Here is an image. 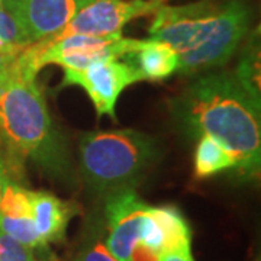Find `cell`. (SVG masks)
<instances>
[{
  "mask_svg": "<svg viewBox=\"0 0 261 261\" xmlns=\"http://www.w3.org/2000/svg\"><path fill=\"white\" fill-rule=\"evenodd\" d=\"M171 115L186 135H209L228 149L244 181L258 177L260 90L235 70L197 77L171 100Z\"/></svg>",
  "mask_w": 261,
  "mask_h": 261,
  "instance_id": "cell-1",
  "label": "cell"
},
{
  "mask_svg": "<svg viewBox=\"0 0 261 261\" xmlns=\"http://www.w3.org/2000/svg\"><path fill=\"white\" fill-rule=\"evenodd\" d=\"M0 155L9 178L20 177L25 163L32 161L56 181L77 185L68 144L48 112L37 80L18 74L12 63L0 67Z\"/></svg>",
  "mask_w": 261,
  "mask_h": 261,
  "instance_id": "cell-2",
  "label": "cell"
},
{
  "mask_svg": "<svg viewBox=\"0 0 261 261\" xmlns=\"http://www.w3.org/2000/svg\"><path fill=\"white\" fill-rule=\"evenodd\" d=\"M250 20L244 0L161 5L148 32L177 53L180 74H196L224 65L243 42Z\"/></svg>",
  "mask_w": 261,
  "mask_h": 261,
  "instance_id": "cell-3",
  "label": "cell"
},
{
  "mask_svg": "<svg viewBox=\"0 0 261 261\" xmlns=\"http://www.w3.org/2000/svg\"><path fill=\"white\" fill-rule=\"evenodd\" d=\"M157 159L154 138L135 129L86 132L79 142L80 173L96 195L134 189Z\"/></svg>",
  "mask_w": 261,
  "mask_h": 261,
  "instance_id": "cell-4",
  "label": "cell"
},
{
  "mask_svg": "<svg viewBox=\"0 0 261 261\" xmlns=\"http://www.w3.org/2000/svg\"><path fill=\"white\" fill-rule=\"evenodd\" d=\"M141 80V73L134 63L123 61V58H108L80 70L64 68L60 89L82 87L93 102L97 116L105 115L116 121L115 106L119 96L128 86Z\"/></svg>",
  "mask_w": 261,
  "mask_h": 261,
  "instance_id": "cell-5",
  "label": "cell"
},
{
  "mask_svg": "<svg viewBox=\"0 0 261 261\" xmlns=\"http://www.w3.org/2000/svg\"><path fill=\"white\" fill-rule=\"evenodd\" d=\"M161 5H164L163 0H93L51 39H60L68 35L105 37L121 34L122 28L129 20L151 15Z\"/></svg>",
  "mask_w": 261,
  "mask_h": 261,
  "instance_id": "cell-6",
  "label": "cell"
},
{
  "mask_svg": "<svg viewBox=\"0 0 261 261\" xmlns=\"http://www.w3.org/2000/svg\"><path fill=\"white\" fill-rule=\"evenodd\" d=\"M148 207L134 189L106 196V245L118 261H129L134 245L140 241L141 226Z\"/></svg>",
  "mask_w": 261,
  "mask_h": 261,
  "instance_id": "cell-7",
  "label": "cell"
},
{
  "mask_svg": "<svg viewBox=\"0 0 261 261\" xmlns=\"http://www.w3.org/2000/svg\"><path fill=\"white\" fill-rule=\"evenodd\" d=\"M93 0H2L20 28L34 42L56 37Z\"/></svg>",
  "mask_w": 261,
  "mask_h": 261,
  "instance_id": "cell-8",
  "label": "cell"
},
{
  "mask_svg": "<svg viewBox=\"0 0 261 261\" xmlns=\"http://www.w3.org/2000/svg\"><path fill=\"white\" fill-rule=\"evenodd\" d=\"M31 206L32 221L42 240L47 244L63 243L67 226L71 218L79 214V207L45 190H31Z\"/></svg>",
  "mask_w": 261,
  "mask_h": 261,
  "instance_id": "cell-9",
  "label": "cell"
},
{
  "mask_svg": "<svg viewBox=\"0 0 261 261\" xmlns=\"http://www.w3.org/2000/svg\"><path fill=\"white\" fill-rule=\"evenodd\" d=\"M126 57L135 58L142 80L161 82L174 74L178 68L177 53L166 42L152 38L138 39L134 53Z\"/></svg>",
  "mask_w": 261,
  "mask_h": 261,
  "instance_id": "cell-10",
  "label": "cell"
},
{
  "mask_svg": "<svg viewBox=\"0 0 261 261\" xmlns=\"http://www.w3.org/2000/svg\"><path fill=\"white\" fill-rule=\"evenodd\" d=\"M149 214L157 221L163 232L161 254L178 252L189 254L192 245V229L185 215L173 205L149 206Z\"/></svg>",
  "mask_w": 261,
  "mask_h": 261,
  "instance_id": "cell-11",
  "label": "cell"
},
{
  "mask_svg": "<svg viewBox=\"0 0 261 261\" xmlns=\"http://www.w3.org/2000/svg\"><path fill=\"white\" fill-rule=\"evenodd\" d=\"M235 161L232 155L219 142L209 135L199 137L195 151V176L206 178L221 171L233 170Z\"/></svg>",
  "mask_w": 261,
  "mask_h": 261,
  "instance_id": "cell-12",
  "label": "cell"
},
{
  "mask_svg": "<svg viewBox=\"0 0 261 261\" xmlns=\"http://www.w3.org/2000/svg\"><path fill=\"white\" fill-rule=\"evenodd\" d=\"M0 231L32 250L48 251V244L39 235L31 216L0 215Z\"/></svg>",
  "mask_w": 261,
  "mask_h": 261,
  "instance_id": "cell-13",
  "label": "cell"
},
{
  "mask_svg": "<svg viewBox=\"0 0 261 261\" xmlns=\"http://www.w3.org/2000/svg\"><path fill=\"white\" fill-rule=\"evenodd\" d=\"M73 261H118L109 251L105 240V226L94 219L89 225L83 244L80 245Z\"/></svg>",
  "mask_w": 261,
  "mask_h": 261,
  "instance_id": "cell-14",
  "label": "cell"
},
{
  "mask_svg": "<svg viewBox=\"0 0 261 261\" xmlns=\"http://www.w3.org/2000/svg\"><path fill=\"white\" fill-rule=\"evenodd\" d=\"M0 215L32 218L31 190L9 178L5 183L2 199H0Z\"/></svg>",
  "mask_w": 261,
  "mask_h": 261,
  "instance_id": "cell-15",
  "label": "cell"
},
{
  "mask_svg": "<svg viewBox=\"0 0 261 261\" xmlns=\"http://www.w3.org/2000/svg\"><path fill=\"white\" fill-rule=\"evenodd\" d=\"M35 251L0 231V261H39Z\"/></svg>",
  "mask_w": 261,
  "mask_h": 261,
  "instance_id": "cell-16",
  "label": "cell"
},
{
  "mask_svg": "<svg viewBox=\"0 0 261 261\" xmlns=\"http://www.w3.org/2000/svg\"><path fill=\"white\" fill-rule=\"evenodd\" d=\"M140 241L144 243L151 250L157 251L161 254V247H163V232L160 229V225L157 221L152 218V215L149 214V207L147 211V215L142 221V226H141Z\"/></svg>",
  "mask_w": 261,
  "mask_h": 261,
  "instance_id": "cell-17",
  "label": "cell"
},
{
  "mask_svg": "<svg viewBox=\"0 0 261 261\" xmlns=\"http://www.w3.org/2000/svg\"><path fill=\"white\" fill-rule=\"evenodd\" d=\"M129 261H160V252L151 250L145 244L138 241L130 251Z\"/></svg>",
  "mask_w": 261,
  "mask_h": 261,
  "instance_id": "cell-18",
  "label": "cell"
},
{
  "mask_svg": "<svg viewBox=\"0 0 261 261\" xmlns=\"http://www.w3.org/2000/svg\"><path fill=\"white\" fill-rule=\"evenodd\" d=\"M160 261H195L192 257V252L189 254H178V252H167L160 254Z\"/></svg>",
  "mask_w": 261,
  "mask_h": 261,
  "instance_id": "cell-19",
  "label": "cell"
},
{
  "mask_svg": "<svg viewBox=\"0 0 261 261\" xmlns=\"http://www.w3.org/2000/svg\"><path fill=\"white\" fill-rule=\"evenodd\" d=\"M9 180V173H8V168L5 166V161L0 155V199H2V193H3V187L5 183Z\"/></svg>",
  "mask_w": 261,
  "mask_h": 261,
  "instance_id": "cell-20",
  "label": "cell"
},
{
  "mask_svg": "<svg viewBox=\"0 0 261 261\" xmlns=\"http://www.w3.org/2000/svg\"><path fill=\"white\" fill-rule=\"evenodd\" d=\"M39 261H60V260H57L54 255H49V257H45V258H42V260H39Z\"/></svg>",
  "mask_w": 261,
  "mask_h": 261,
  "instance_id": "cell-21",
  "label": "cell"
},
{
  "mask_svg": "<svg viewBox=\"0 0 261 261\" xmlns=\"http://www.w3.org/2000/svg\"><path fill=\"white\" fill-rule=\"evenodd\" d=\"M0 6H2V0H0Z\"/></svg>",
  "mask_w": 261,
  "mask_h": 261,
  "instance_id": "cell-22",
  "label": "cell"
}]
</instances>
